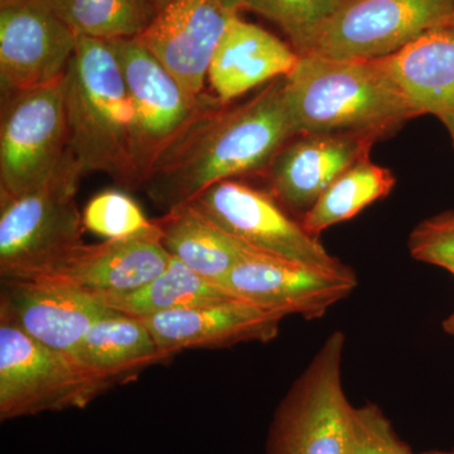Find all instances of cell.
I'll use <instances>...</instances> for the list:
<instances>
[{
	"mask_svg": "<svg viewBox=\"0 0 454 454\" xmlns=\"http://www.w3.org/2000/svg\"><path fill=\"white\" fill-rule=\"evenodd\" d=\"M286 77L238 106L214 101L158 158L142 190L164 212L221 181L264 172L294 130Z\"/></svg>",
	"mask_w": 454,
	"mask_h": 454,
	"instance_id": "1",
	"label": "cell"
},
{
	"mask_svg": "<svg viewBox=\"0 0 454 454\" xmlns=\"http://www.w3.org/2000/svg\"><path fill=\"white\" fill-rule=\"evenodd\" d=\"M294 136L354 133L381 139L414 110L379 59L301 55L286 83Z\"/></svg>",
	"mask_w": 454,
	"mask_h": 454,
	"instance_id": "2",
	"label": "cell"
},
{
	"mask_svg": "<svg viewBox=\"0 0 454 454\" xmlns=\"http://www.w3.org/2000/svg\"><path fill=\"white\" fill-rule=\"evenodd\" d=\"M68 149L83 170L101 172L136 190L131 155L134 107L112 43L77 38L65 74Z\"/></svg>",
	"mask_w": 454,
	"mask_h": 454,
	"instance_id": "3",
	"label": "cell"
},
{
	"mask_svg": "<svg viewBox=\"0 0 454 454\" xmlns=\"http://www.w3.org/2000/svg\"><path fill=\"white\" fill-rule=\"evenodd\" d=\"M83 170L68 149L40 184L0 200V277L29 279L83 243L76 195Z\"/></svg>",
	"mask_w": 454,
	"mask_h": 454,
	"instance_id": "4",
	"label": "cell"
},
{
	"mask_svg": "<svg viewBox=\"0 0 454 454\" xmlns=\"http://www.w3.org/2000/svg\"><path fill=\"white\" fill-rule=\"evenodd\" d=\"M346 337L334 331L283 397L267 454H343L354 405L343 387Z\"/></svg>",
	"mask_w": 454,
	"mask_h": 454,
	"instance_id": "5",
	"label": "cell"
},
{
	"mask_svg": "<svg viewBox=\"0 0 454 454\" xmlns=\"http://www.w3.org/2000/svg\"><path fill=\"white\" fill-rule=\"evenodd\" d=\"M112 385L0 319V418L86 408Z\"/></svg>",
	"mask_w": 454,
	"mask_h": 454,
	"instance_id": "6",
	"label": "cell"
},
{
	"mask_svg": "<svg viewBox=\"0 0 454 454\" xmlns=\"http://www.w3.org/2000/svg\"><path fill=\"white\" fill-rule=\"evenodd\" d=\"M110 43L134 107L131 155L142 188L158 158L217 98L207 91L191 95L136 38Z\"/></svg>",
	"mask_w": 454,
	"mask_h": 454,
	"instance_id": "7",
	"label": "cell"
},
{
	"mask_svg": "<svg viewBox=\"0 0 454 454\" xmlns=\"http://www.w3.org/2000/svg\"><path fill=\"white\" fill-rule=\"evenodd\" d=\"M68 152L65 76L2 95L0 200L40 184Z\"/></svg>",
	"mask_w": 454,
	"mask_h": 454,
	"instance_id": "8",
	"label": "cell"
},
{
	"mask_svg": "<svg viewBox=\"0 0 454 454\" xmlns=\"http://www.w3.org/2000/svg\"><path fill=\"white\" fill-rule=\"evenodd\" d=\"M190 203L255 252L316 267H348L289 217L270 192L227 179L206 188Z\"/></svg>",
	"mask_w": 454,
	"mask_h": 454,
	"instance_id": "9",
	"label": "cell"
},
{
	"mask_svg": "<svg viewBox=\"0 0 454 454\" xmlns=\"http://www.w3.org/2000/svg\"><path fill=\"white\" fill-rule=\"evenodd\" d=\"M453 12L454 0H345L303 55H393L424 32L447 25Z\"/></svg>",
	"mask_w": 454,
	"mask_h": 454,
	"instance_id": "10",
	"label": "cell"
},
{
	"mask_svg": "<svg viewBox=\"0 0 454 454\" xmlns=\"http://www.w3.org/2000/svg\"><path fill=\"white\" fill-rule=\"evenodd\" d=\"M238 300L262 309L322 318L357 288L351 268L330 269L253 253L241 260L220 283Z\"/></svg>",
	"mask_w": 454,
	"mask_h": 454,
	"instance_id": "11",
	"label": "cell"
},
{
	"mask_svg": "<svg viewBox=\"0 0 454 454\" xmlns=\"http://www.w3.org/2000/svg\"><path fill=\"white\" fill-rule=\"evenodd\" d=\"M77 38L50 0H20L0 7L2 95L62 79Z\"/></svg>",
	"mask_w": 454,
	"mask_h": 454,
	"instance_id": "12",
	"label": "cell"
},
{
	"mask_svg": "<svg viewBox=\"0 0 454 454\" xmlns=\"http://www.w3.org/2000/svg\"><path fill=\"white\" fill-rule=\"evenodd\" d=\"M239 11L236 0H172L136 40L182 88L200 97L215 51Z\"/></svg>",
	"mask_w": 454,
	"mask_h": 454,
	"instance_id": "13",
	"label": "cell"
},
{
	"mask_svg": "<svg viewBox=\"0 0 454 454\" xmlns=\"http://www.w3.org/2000/svg\"><path fill=\"white\" fill-rule=\"evenodd\" d=\"M169 262L155 220L154 229L145 234L100 244H79L28 280L64 284L94 295L116 294L152 282Z\"/></svg>",
	"mask_w": 454,
	"mask_h": 454,
	"instance_id": "14",
	"label": "cell"
},
{
	"mask_svg": "<svg viewBox=\"0 0 454 454\" xmlns=\"http://www.w3.org/2000/svg\"><path fill=\"white\" fill-rule=\"evenodd\" d=\"M114 312L94 294L64 284L9 278L0 284V319L70 356L90 327Z\"/></svg>",
	"mask_w": 454,
	"mask_h": 454,
	"instance_id": "15",
	"label": "cell"
},
{
	"mask_svg": "<svg viewBox=\"0 0 454 454\" xmlns=\"http://www.w3.org/2000/svg\"><path fill=\"white\" fill-rule=\"evenodd\" d=\"M286 316L241 300L214 301L139 318L167 358L184 349L269 342Z\"/></svg>",
	"mask_w": 454,
	"mask_h": 454,
	"instance_id": "16",
	"label": "cell"
},
{
	"mask_svg": "<svg viewBox=\"0 0 454 454\" xmlns=\"http://www.w3.org/2000/svg\"><path fill=\"white\" fill-rule=\"evenodd\" d=\"M376 140L354 133L294 137L265 170L269 192L286 207L307 211L345 170L370 157Z\"/></svg>",
	"mask_w": 454,
	"mask_h": 454,
	"instance_id": "17",
	"label": "cell"
},
{
	"mask_svg": "<svg viewBox=\"0 0 454 454\" xmlns=\"http://www.w3.org/2000/svg\"><path fill=\"white\" fill-rule=\"evenodd\" d=\"M298 61L300 55L293 47L236 16L215 51L207 82L212 94L221 103L230 104L250 90L289 76Z\"/></svg>",
	"mask_w": 454,
	"mask_h": 454,
	"instance_id": "18",
	"label": "cell"
},
{
	"mask_svg": "<svg viewBox=\"0 0 454 454\" xmlns=\"http://www.w3.org/2000/svg\"><path fill=\"white\" fill-rule=\"evenodd\" d=\"M415 115L454 124V28L435 27L393 55L381 57Z\"/></svg>",
	"mask_w": 454,
	"mask_h": 454,
	"instance_id": "19",
	"label": "cell"
},
{
	"mask_svg": "<svg viewBox=\"0 0 454 454\" xmlns=\"http://www.w3.org/2000/svg\"><path fill=\"white\" fill-rule=\"evenodd\" d=\"M157 223L169 255L214 283L223 282L238 262L258 253L227 234L191 203L164 212Z\"/></svg>",
	"mask_w": 454,
	"mask_h": 454,
	"instance_id": "20",
	"label": "cell"
},
{
	"mask_svg": "<svg viewBox=\"0 0 454 454\" xmlns=\"http://www.w3.org/2000/svg\"><path fill=\"white\" fill-rule=\"evenodd\" d=\"M73 357L86 372L110 385L167 360L145 325L119 312L95 322Z\"/></svg>",
	"mask_w": 454,
	"mask_h": 454,
	"instance_id": "21",
	"label": "cell"
},
{
	"mask_svg": "<svg viewBox=\"0 0 454 454\" xmlns=\"http://www.w3.org/2000/svg\"><path fill=\"white\" fill-rule=\"evenodd\" d=\"M95 297L109 309L136 318L214 301L238 300L223 286L200 276L173 256L168 268L145 286L130 292Z\"/></svg>",
	"mask_w": 454,
	"mask_h": 454,
	"instance_id": "22",
	"label": "cell"
},
{
	"mask_svg": "<svg viewBox=\"0 0 454 454\" xmlns=\"http://www.w3.org/2000/svg\"><path fill=\"white\" fill-rule=\"evenodd\" d=\"M396 179L393 172L363 158L342 173L304 212L301 225L318 238L328 227L352 219L367 206L390 195Z\"/></svg>",
	"mask_w": 454,
	"mask_h": 454,
	"instance_id": "23",
	"label": "cell"
},
{
	"mask_svg": "<svg viewBox=\"0 0 454 454\" xmlns=\"http://www.w3.org/2000/svg\"><path fill=\"white\" fill-rule=\"evenodd\" d=\"M77 37L115 41L137 38L157 9L149 0H50Z\"/></svg>",
	"mask_w": 454,
	"mask_h": 454,
	"instance_id": "24",
	"label": "cell"
},
{
	"mask_svg": "<svg viewBox=\"0 0 454 454\" xmlns=\"http://www.w3.org/2000/svg\"><path fill=\"white\" fill-rule=\"evenodd\" d=\"M239 8L255 12L276 23L292 47L303 55L322 26L345 0H236Z\"/></svg>",
	"mask_w": 454,
	"mask_h": 454,
	"instance_id": "25",
	"label": "cell"
},
{
	"mask_svg": "<svg viewBox=\"0 0 454 454\" xmlns=\"http://www.w3.org/2000/svg\"><path fill=\"white\" fill-rule=\"evenodd\" d=\"M83 227L106 240L131 238L151 231L155 220H148L138 203L128 193L106 190L92 197L82 211Z\"/></svg>",
	"mask_w": 454,
	"mask_h": 454,
	"instance_id": "26",
	"label": "cell"
},
{
	"mask_svg": "<svg viewBox=\"0 0 454 454\" xmlns=\"http://www.w3.org/2000/svg\"><path fill=\"white\" fill-rule=\"evenodd\" d=\"M343 454H417L396 434L378 405L354 406Z\"/></svg>",
	"mask_w": 454,
	"mask_h": 454,
	"instance_id": "27",
	"label": "cell"
},
{
	"mask_svg": "<svg viewBox=\"0 0 454 454\" xmlns=\"http://www.w3.org/2000/svg\"><path fill=\"white\" fill-rule=\"evenodd\" d=\"M413 259L439 268H454V212H444L419 223L409 235Z\"/></svg>",
	"mask_w": 454,
	"mask_h": 454,
	"instance_id": "28",
	"label": "cell"
},
{
	"mask_svg": "<svg viewBox=\"0 0 454 454\" xmlns=\"http://www.w3.org/2000/svg\"><path fill=\"white\" fill-rule=\"evenodd\" d=\"M442 328H443L444 333L454 336V312L450 313V315L442 322Z\"/></svg>",
	"mask_w": 454,
	"mask_h": 454,
	"instance_id": "29",
	"label": "cell"
},
{
	"mask_svg": "<svg viewBox=\"0 0 454 454\" xmlns=\"http://www.w3.org/2000/svg\"><path fill=\"white\" fill-rule=\"evenodd\" d=\"M152 4L154 5V8L157 9V12L163 7H166L168 3L172 2V0H149Z\"/></svg>",
	"mask_w": 454,
	"mask_h": 454,
	"instance_id": "30",
	"label": "cell"
},
{
	"mask_svg": "<svg viewBox=\"0 0 454 454\" xmlns=\"http://www.w3.org/2000/svg\"><path fill=\"white\" fill-rule=\"evenodd\" d=\"M419 454H454V450H429V452Z\"/></svg>",
	"mask_w": 454,
	"mask_h": 454,
	"instance_id": "31",
	"label": "cell"
},
{
	"mask_svg": "<svg viewBox=\"0 0 454 454\" xmlns=\"http://www.w3.org/2000/svg\"><path fill=\"white\" fill-rule=\"evenodd\" d=\"M20 2V0H0V7L3 5L12 4V3Z\"/></svg>",
	"mask_w": 454,
	"mask_h": 454,
	"instance_id": "32",
	"label": "cell"
},
{
	"mask_svg": "<svg viewBox=\"0 0 454 454\" xmlns=\"http://www.w3.org/2000/svg\"><path fill=\"white\" fill-rule=\"evenodd\" d=\"M444 26H450V27H452V28H454V12H453L452 17H450V20H448L447 25H444Z\"/></svg>",
	"mask_w": 454,
	"mask_h": 454,
	"instance_id": "33",
	"label": "cell"
},
{
	"mask_svg": "<svg viewBox=\"0 0 454 454\" xmlns=\"http://www.w3.org/2000/svg\"><path fill=\"white\" fill-rule=\"evenodd\" d=\"M448 131H450V138H452L453 145H454V124L452 127L448 128Z\"/></svg>",
	"mask_w": 454,
	"mask_h": 454,
	"instance_id": "34",
	"label": "cell"
},
{
	"mask_svg": "<svg viewBox=\"0 0 454 454\" xmlns=\"http://www.w3.org/2000/svg\"><path fill=\"white\" fill-rule=\"evenodd\" d=\"M448 271H450V273L452 274V276L454 277V268L450 269V270H448Z\"/></svg>",
	"mask_w": 454,
	"mask_h": 454,
	"instance_id": "35",
	"label": "cell"
}]
</instances>
